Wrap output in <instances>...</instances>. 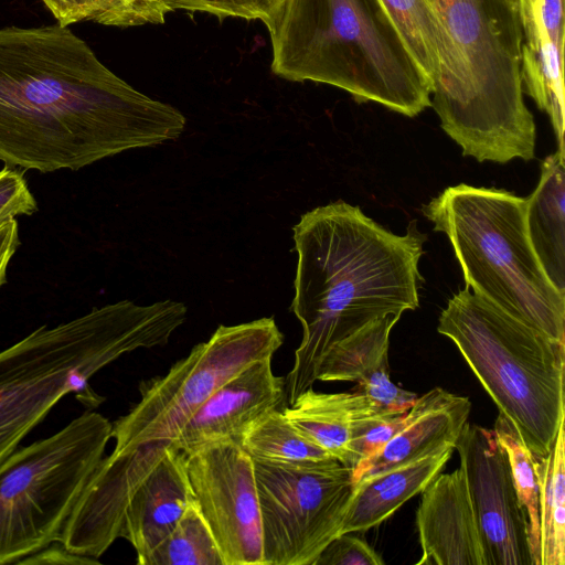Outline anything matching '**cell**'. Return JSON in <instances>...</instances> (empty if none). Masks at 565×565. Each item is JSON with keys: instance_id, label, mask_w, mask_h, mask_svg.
I'll return each mask as SVG.
<instances>
[{"instance_id": "6da1fadb", "label": "cell", "mask_w": 565, "mask_h": 565, "mask_svg": "<svg viewBox=\"0 0 565 565\" xmlns=\"http://www.w3.org/2000/svg\"><path fill=\"white\" fill-rule=\"evenodd\" d=\"M185 117L106 67L67 26L0 29V160L76 171L178 139Z\"/></svg>"}, {"instance_id": "7a4b0ae2", "label": "cell", "mask_w": 565, "mask_h": 565, "mask_svg": "<svg viewBox=\"0 0 565 565\" xmlns=\"http://www.w3.org/2000/svg\"><path fill=\"white\" fill-rule=\"evenodd\" d=\"M292 231L298 260L290 310L302 338L285 379L288 404L313 386L334 344L372 321L418 307L426 239L416 221L397 235L341 200L302 214Z\"/></svg>"}, {"instance_id": "3957f363", "label": "cell", "mask_w": 565, "mask_h": 565, "mask_svg": "<svg viewBox=\"0 0 565 565\" xmlns=\"http://www.w3.org/2000/svg\"><path fill=\"white\" fill-rule=\"evenodd\" d=\"M441 32L430 106L462 154L532 160L535 124L523 98L518 0H431Z\"/></svg>"}, {"instance_id": "277c9868", "label": "cell", "mask_w": 565, "mask_h": 565, "mask_svg": "<svg viewBox=\"0 0 565 565\" xmlns=\"http://www.w3.org/2000/svg\"><path fill=\"white\" fill-rule=\"evenodd\" d=\"M271 71L311 81L415 117L430 106V85L379 0H282L264 22Z\"/></svg>"}, {"instance_id": "5b68a950", "label": "cell", "mask_w": 565, "mask_h": 565, "mask_svg": "<svg viewBox=\"0 0 565 565\" xmlns=\"http://www.w3.org/2000/svg\"><path fill=\"white\" fill-rule=\"evenodd\" d=\"M177 329L166 300H130L42 326L0 351V465L67 394L88 407L105 398L89 385L103 367L137 349L166 345Z\"/></svg>"}, {"instance_id": "8992f818", "label": "cell", "mask_w": 565, "mask_h": 565, "mask_svg": "<svg viewBox=\"0 0 565 565\" xmlns=\"http://www.w3.org/2000/svg\"><path fill=\"white\" fill-rule=\"evenodd\" d=\"M526 200L458 184L423 207L448 237L466 285L510 316L565 343V295L544 273L527 236Z\"/></svg>"}, {"instance_id": "52a82bcc", "label": "cell", "mask_w": 565, "mask_h": 565, "mask_svg": "<svg viewBox=\"0 0 565 565\" xmlns=\"http://www.w3.org/2000/svg\"><path fill=\"white\" fill-rule=\"evenodd\" d=\"M449 338L533 457L545 456L565 418V343L466 286L441 311Z\"/></svg>"}, {"instance_id": "ba28073f", "label": "cell", "mask_w": 565, "mask_h": 565, "mask_svg": "<svg viewBox=\"0 0 565 565\" xmlns=\"http://www.w3.org/2000/svg\"><path fill=\"white\" fill-rule=\"evenodd\" d=\"M111 429L105 416L87 411L50 437L18 447L0 465V565L58 542Z\"/></svg>"}, {"instance_id": "9c48e42d", "label": "cell", "mask_w": 565, "mask_h": 565, "mask_svg": "<svg viewBox=\"0 0 565 565\" xmlns=\"http://www.w3.org/2000/svg\"><path fill=\"white\" fill-rule=\"evenodd\" d=\"M284 334L273 318L218 326L161 376L139 384L140 401L113 423L111 454L172 443L185 422L225 382L255 361L273 358Z\"/></svg>"}, {"instance_id": "30bf717a", "label": "cell", "mask_w": 565, "mask_h": 565, "mask_svg": "<svg viewBox=\"0 0 565 565\" xmlns=\"http://www.w3.org/2000/svg\"><path fill=\"white\" fill-rule=\"evenodd\" d=\"M254 461L265 565H315L342 534L353 483L337 459Z\"/></svg>"}, {"instance_id": "8fae6325", "label": "cell", "mask_w": 565, "mask_h": 565, "mask_svg": "<svg viewBox=\"0 0 565 565\" xmlns=\"http://www.w3.org/2000/svg\"><path fill=\"white\" fill-rule=\"evenodd\" d=\"M196 502L224 565H265L254 461L232 439L183 454Z\"/></svg>"}, {"instance_id": "7c38bea8", "label": "cell", "mask_w": 565, "mask_h": 565, "mask_svg": "<svg viewBox=\"0 0 565 565\" xmlns=\"http://www.w3.org/2000/svg\"><path fill=\"white\" fill-rule=\"evenodd\" d=\"M455 450L466 475L487 565H533L526 512L493 429L467 422Z\"/></svg>"}, {"instance_id": "4fadbf2b", "label": "cell", "mask_w": 565, "mask_h": 565, "mask_svg": "<svg viewBox=\"0 0 565 565\" xmlns=\"http://www.w3.org/2000/svg\"><path fill=\"white\" fill-rule=\"evenodd\" d=\"M130 454L132 476L119 537L132 545L139 564L173 530L194 497L184 455L172 443L147 444Z\"/></svg>"}, {"instance_id": "5bb4252c", "label": "cell", "mask_w": 565, "mask_h": 565, "mask_svg": "<svg viewBox=\"0 0 565 565\" xmlns=\"http://www.w3.org/2000/svg\"><path fill=\"white\" fill-rule=\"evenodd\" d=\"M416 565H487L486 551L461 466L440 472L422 492Z\"/></svg>"}, {"instance_id": "9a60e30c", "label": "cell", "mask_w": 565, "mask_h": 565, "mask_svg": "<svg viewBox=\"0 0 565 565\" xmlns=\"http://www.w3.org/2000/svg\"><path fill=\"white\" fill-rule=\"evenodd\" d=\"M285 398V379L274 374L271 358L255 361L205 401L172 444L186 454L211 441L232 439L238 443L256 419L278 408Z\"/></svg>"}, {"instance_id": "2e32d148", "label": "cell", "mask_w": 565, "mask_h": 565, "mask_svg": "<svg viewBox=\"0 0 565 565\" xmlns=\"http://www.w3.org/2000/svg\"><path fill=\"white\" fill-rule=\"evenodd\" d=\"M399 318L387 315L334 344L319 364L317 381L354 382V391L377 412H407L418 396L393 383L388 367L390 334Z\"/></svg>"}, {"instance_id": "e0dca14e", "label": "cell", "mask_w": 565, "mask_h": 565, "mask_svg": "<svg viewBox=\"0 0 565 565\" xmlns=\"http://www.w3.org/2000/svg\"><path fill=\"white\" fill-rule=\"evenodd\" d=\"M470 411L468 397L438 386L418 396L408 409L402 429L375 456L351 469L353 486L366 477L444 447H455Z\"/></svg>"}, {"instance_id": "ac0fdd59", "label": "cell", "mask_w": 565, "mask_h": 565, "mask_svg": "<svg viewBox=\"0 0 565 565\" xmlns=\"http://www.w3.org/2000/svg\"><path fill=\"white\" fill-rule=\"evenodd\" d=\"M454 450L447 446L360 480L353 486L342 533L365 532L391 518L444 470Z\"/></svg>"}, {"instance_id": "d6986e66", "label": "cell", "mask_w": 565, "mask_h": 565, "mask_svg": "<svg viewBox=\"0 0 565 565\" xmlns=\"http://www.w3.org/2000/svg\"><path fill=\"white\" fill-rule=\"evenodd\" d=\"M373 409L372 403L358 391L322 393L310 387L282 413L307 440L352 469L354 425Z\"/></svg>"}, {"instance_id": "ffe728a7", "label": "cell", "mask_w": 565, "mask_h": 565, "mask_svg": "<svg viewBox=\"0 0 565 565\" xmlns=\"http://www.w3.org/2000/svg\"><path fill=\"white\" fill-rule=\"evenodd\" d=\"M564 153L558 150L543 160L539 184L525 199V226L544 273L565 295Z\"/></svg>"}, {"instance_id": "44dd1931", "label": "cell", "mask_w": 565, "mask_h": 565, "mask_svg": "<svg viewBox=\"0 0 565 565\" xmlns=\"http://www.w3.org/2000/svg\"><path fill=\"white\" fill-rule=\"evenodd\" d=\"M532 458L540 489L537 565H565V418L548 452Z\"/></svg>"}, {"instance_id": "7402d4cb", "label": "cell", "mask_w": 565, "mask_h": 565, "mask_svg": "<svg viewBox=\"0 0 565 565\" xmlns=\"http://www.w3.org/2000/svg\"><path fill=\"white\" fill-rule=\"evenodd\" d=\"M521 58L523 93L548 114L564 152V45L546 32L524 36Z\"/></svg>"}, {"instance_id": "603a6c76", "label": "cell", "mask_w": 565, "mask_h": 565, "mask_svg": "<svg viewBox=\"0 0 565 565\" xmlns=\"http://www.w3.org/2000/svg\"><path fill=\"white\" fill-rule=\"evenodd\" d=\"M238 444L253 460L259 461L307 463L335 459L307 440L278 408L256 419Z\"/></svg>"}, {"instance_id": "cb8c5ba5", "label": "cell", "mask_w": 565, "mask_h": 565, "mask_svg": "<svg viewBox=\"0 0 565 565\" xmlns=\"http://www.w3.org/2000/svg\"><path fill=\"white\" fill-rule=\"evenodd\" d=\"M379 1L431 89L441 47L440 25L431 0Z\"/></svg>"}, {"instance_id": "d4e9b609", "label": "cell", "mask_w": 565, "mask_h": 565, "mask_svg": "<svg viewBox=\"0 0 565 565\" xmlns=\"http://www.w3.org/2000/svg\"><path fill=\"white\" fill-rule=\"evenodd\" d=\"M57 23L92 21L107 26L162 24L170 10L162 0H42Z\"/></svg>"}, {"instance_id": "484cf974", "label": "cell", "mask_w": 565, "mask_h": 565, "mask_svg": "<svg viewBox=\"0 0 565 565\" xmlns=\"http://www.w3.org/2000/svg\"><path fill=\"white\" fill-rule=\"evenodd\" d=\"M139 565H224L214 535L194 500L168 536Z\"/></svg>"}, {"instance_id": "4316f807", "label": "cell", "mask_w": 565, "mask_h": 565, "mask_svg": "<svg viewBox=\"0 0 565 565\" xmlns=\"http://www.w3.org/2000/svg\"><path fill=\"white\" fill-rule=\"evenodd\" d=\"M494 435L504 449L511 468L514 488L529 521V540L533 565H537L540 536V489L531 451L513 425L499 413Z\"/></svg>"}, {"instance_id": "83f0119b", "label": "cell", "mask_w": 565, "mask_h": 565, "mask_svg": "<svg viewBox=\"0 0 565 565\" xmlns=\"http://www.w3.org/2000/svg\"><path fill=\"white\" fill-rule=\"evenodd\" d=\"M407 412L380 413L373 409L356 420L352 437L354 467L384 448L404 426Z\"/></svg>"}, {"instance_id": "f1b7e54d", "label": "cell", "mask_w": 565, "mask_h": 565, "mask_svg": "<svg viewBox=\"0 0 565 565\" xmlns=\"http://www.w3.org/2000/svg\"><path fill=\"white\" fill-rule=\"evenodd\" d=\"M282 0H162L170 11L206 12L223 18L267 21Z\"/></svg>"}, {"instance_id": "f546056e", "label": "cell", "mask_w": 565, "mask_h": 565, "mask_svg": "<svg viewBox=\"0 0 565 565\" xmlns=\"http://www.w3.org/2000/svg\"><path fill=\"white\" fill-rule=\"evenodd\" d=\"M523 35L546 32L564 45L563 0H518Z\"/></svg>"}, {"instance_id": "4dcf8cb0", "label": "cell", "mask_w": 565, "mask_h": 565, "mask_svg": "<svg viewBox=\"0 0 565 565\" xmlns=\"http://www.w3.org/2000/svg\"><path fill=\"white\" fill-rule=\"evenodd\" d=\"M382 556L352 532L342 533L321 552L315 565H384Z\"/></svg>"}, {"instance_id": "1f68e13d", "label": "cell", "mask_w": 565, "mask_h": 565, "mask_svg": "<svg viewBox=\"0 0 565 565\" xmlns=\"http://www.w3.org/2000/svg\"><path fill=\"white\" fill-rule=\"evenodd\" d=\"M36 211V200L23 174L10 166L3 167L0 170V222Z\"/></svg>"}, {"instance_id": "d6a6232c", "label": "cell", "mask_w": 565, "mask_h": 565, "mask_svg": "<svg viewBox=\"0 0 565 565\" xmlns=\"http://www.w3.org/2000/svg\"><path fill=\"white\" fill-rule=\"evenodd\" d=\"M55 544V543H54ZM50 546L23 558L19 564H98V559L74 554L61 547Z\"/></svg>"}, {"instance_id": "836d02e7", "label": "cell", "mask_w": 565, "mask_h": 565, "mask_svg": "<svg viewBox=\"0 0 565 565\" xmlns=\"http://www.w3.org/2000/svg\"><path fill=\"white\" fill-rule=\"evenodd\" d=\"M20 245L19 225L15 218L0 222V287L7 281L11 258Z\"/></svg>"}]
</instances>
